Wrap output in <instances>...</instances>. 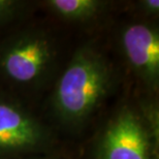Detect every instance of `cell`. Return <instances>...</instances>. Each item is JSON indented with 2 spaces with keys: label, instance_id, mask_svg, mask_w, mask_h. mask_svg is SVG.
Segmentation results:
<instances>
[{
  "label": "cell",
  "instance_id": "1",
  "mask_svg": "<svg viewBox=\"0 0 159 159\" xmlns=\"http://www.w3.org/2000/svg\"><path fill=\"white\" fill-rule=\"evenodd\" d=\"M126 89L106 36L81 37L39 110L64 141L80 144Z\"/></svg>",
  "mask_w": 159,
  "mask_h": 159
},
{
  "label": "cell",
  "instance_id": "2",
  "mask_svg": "<svg viewBox=\"0 0 159 159\" xmlns=\"http://www.w3.org/2000/svg\"><path fill=\"white\" fill-rule=\"evenodd\" d=\"M81 39L43 15L0 37V92L40 109Z\"/></svg>",
  "mask_w": 159,
  "mask_h": 159
},
{
  "label": "cell",
  "instance_id": "3",
  "mask_svg": "<svg viewBox=\"0 0 159 159\" xmlns=\"http://www.w3.org/2000/svg\"><path fill=\"white\" fill-rule=\"evenodd\" d=\"M78 146L82 159H159V130L126 89Z\"/></svg>",
  "mask_w": 159,
  "mask_h": 159
},
{
  "label": "cell",
  "instance_id": "4",
  "mask_svg": "<svg viewBox=\"0 0 159 159\" xmlns=\"http://www.w3.org/2000/svg\"><path fill=\"white\" fill-rule=\"evenodd\" d=\"M106 39L136 96L159 98V22L118 16Z\"/></svg>",
  "mask_w": 159,
  "mask_h": 159
},
{
  "label": "cell",
  "instance_id": "5",
  "mask_svg": "<svg viewBox=\"0 0 159 159\" xmlns=\"http://www.w3.org/2000/svg\"><path fill=\"white\" fill-rule=\"evenodd\" d=\"M66 143L40 110L0 92V159H23Z\"/></svg>",
  "mask_w": 159,
  "mask_h": 159
},
{
  "label": "cell",
  "instance_id": "6",
  "mask_svg": "<svg viewBox=\"0 0 159 159\" xmlns=\"http://www.w3.org/2000/svg\"><path fill=\"white\" fill-rule=\"evenodd\" d=\"M39 9L79 37L103 36L121 14V1L40 0Z\"/></svg>",
  "mask_w": 159,
  "mask_h": 159
},
{
  "label": "cell",
  "instance_id": "7",
  "mask_svg": "<svg viewBox=\"0 0 159 159\" xmlns=\"http://www.w3.org/2000/svg\"><path fill=\"white\" fill-rule=\"evenodd\" d=\"M37 12H39V1L0 0V37L34 17Z\"/></svg>",
  "mask_w": 159,
  "mask_h": 159
},
{
  "label": "cell",
  "instance_id": "8",
  "mask_svg": "<svg viewBox=\"0 0 159 159\" xmlns=\"http://www.w3.org/2000/svg\"><path fill=\"white\" fill-rule=\"evenodd\" d=\"M121 14L141 21L159 22V0L121 1Z\"/></svg>",
  "mask_w": 159,
  "mask_h": 159
},
{
  "label": "cell",
  "instance_id": "9",
  "mask_svg": "<svg viewBox=\"0 0 159 159\" xmlns=\"http://www.w3.org/2000/svg\"><path fill=\"white\" fill-rule=\"evenodd\" d=\"M23 159H82L78 144L66 143L61 147Z\"/></svg>",
  "mask_w": 159,
  "mask_h": 159
}]
</instances>
